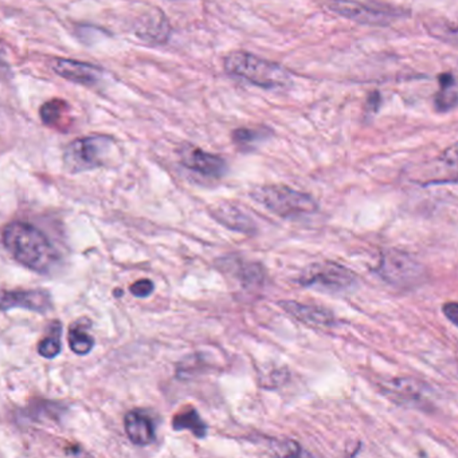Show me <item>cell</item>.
I'll list each match as a JSON object with an SVG mask.
<instances>
[{
	"mask_svg": "<svg viewBox=\"0 0 458 458\" xmlns=\"http://www.w3.org/2000/svg\"><path fill=\"white\" fill-rule=\"evenodd\" d=\"M3 244L18 263L38 274H50L59 261L48 236L29 223H10L3 231Z\"/></svg>",
	"mask_w": 458,
	"mask_h": 458,
	"instance_id": "cell-1",
	"label": "cell"
},
{
	"mask_svg": "<svg viewBox=\"0 0 458 458\" xmlns=\"http://www.w3.org/2000/svg\"><path fill=\"white\" fill-rule=\"evenodd\" d=\"M225 70L258 88L276 89L289 85L290 74L276 62L253 55L247 51H234L225 58Z\"/></svg>",
	"mask_w": 458,
	"mask_h": 458,
	"instance_id": "cell-2",
	"label": "cell"
},
{
	"mask_svg": "<svg viewBox=\"0 0 458 458\" xmlns=\"http://www.w3.org/2000/svg\"><path fill=\"white\" fill-rule=\"evenodd\" d=\"M253 200L265 207L272 214L282 217V219H298V217L308 216L319 209L312 196L298 192L285 185H265L255 187L250 192Z\"/></svg>",
	"mask_w": 458,
	"mask_h": 458,
	"instance_id": "cell-3",
	"label": "cell"
},
{
	"mask_svg": "<svg viewBox=\"0 0 458 458\" xmlns=\"http://www.w3.org/2000/svg\"><path fill=\"white\" fill-rule=\"evenodd\" d=\"M115 142L110 137L89 136L75 140L65 150V168L69 174H82L107 165Z\"/></svg>",
	"mask_w": 458,
	"mask_h": 458,
	"instance_id": "cell-4",
	"label": "cell"
},
{
	"mask_svg": "<svg viewBox=\"0 0 458 458\" xmlns=\"http://www.w3.org/2000/svg\"><path fill=\"white\" fill-rule=\"evenodd\" d=\"M376 274L398 288L416 287L425 277V267L419 260L400 250H385L376 268Z\"/></svg>",
	"mask_w": 458,
	"mask_h": 458,
	"instance_id": "cell-5",
	"label": "cell"
},
{
	"mask_svg": "<svg viewBox=\"0 0 458 458\" xmlns=\"http://www.w3.org/2000/svg\"><path fill=\"white\" fill-rule=\"evenodd\" d=\"M303 287H319L327 291H346L357 285L358 276L354 271L335 263L322 261L307 267L298 277Z\"/></svg>",
	"mask_w": 458,
	"mask_h": 458,
	"instance_id": "cell-6",
	"label": "cell"
},
{
	"mask_svg": "<svg viewBox=\"0 0 458 458\" xmlns=\"http://www.w3.org/2000/svg\"><path fill=\"white\" fill-rule=\"evenodd\" d=\"M327 7L343 18L367 26H387L394 19L403 16L402 10L358 0H328Z\"/></svg>",
	"mask_w": 458,
	"mask_h": 458,
	"instance_id": "cell-7",
	"label": "cell"
},
{
	"mask_svg": "<svg viewBox=\"0 0 458 458\" xmlns=\"http://www.w3.org/2000/svg\"><path fill=\"white\" fill-rule=\"evenodd\" d=\"M180 163L185 168L190 169L194 174H202L212 179H220L228 172V164L225 158L212 153L204 152L201 148L193 144H183L177 149Z\"/></svg>",
	"mask_w": 458,
	"mask_h": 458,
	"instance_id": "cell-8",
	"label": "cell"
},
{
	"mask_svg": "<svg viewBox=\"0 0 458 458\" xmlns=\"http://www.w3.org/2000/svg\"><path fill=\"white\" fill-rule=\"evenodd\" d=\"M13 309L45 312L53 309L50 293L45 290H0V311Z\"/></svg>",
	"mask_w": 458,
	"mask_h": 458,
	"instance_id": "cell-9",
	"label": "cell"
},
{
	"mask_svg": "<svg viewBox=\"0 0 458 458\" xmlns=\"http://www.w3.org/2000/svg\"><path fill=\"white\" fill-rule=\"evenodd\" d=\"M217 264L223 274L229 275L246 290H255L265 279V271L260 263L246 261L236 255L220 259Z\"/></svg>",
	"mask_w": 458,
	"mask_h": 458,
	"instance_id": "cell-10",
	"label": "cell"
},
{
	"mask_svg": "<svg viewBox=\"0 0 458 458\" xmlns=\"http://www.w3.org/2000/svg\"><path fill=\"white\" fill-rule=\"evenodd\" d=\"M280 307L298 322L311 327H331L335 325V317L324 307L304 304L295 301H281Z\"/></svg>",
	"mask_w": 458,
	"mask_h": 458,
	"instance_id": "cell-11",
	"label": "cell"
},
{
	"mask_svg": "<svg viewBox=\"0 0 458 458\" xmlns=\"http://www.w3.org/2000/svg\"><path fill=\"white\" fill-rule=\"evenodd\" d=\"M51 67L59 77L80 85L91 86L101 80V69L85 62L56 58L54 59Z\"/></svg>",
	"mask_w": 458,
	"mask_h": 458,
	"instance_id": "cell-12",
	"label": "cell"
},
{
	"mask_svg": "<svg viewBox=\"0 0 458 458\" xmlns=\"http://www.w3.org/2000/svg\"><path fill=\"white\" fill-rule=\"evenodd\" d=\"M209 212L214 217L215 222L220 223L223 227L241 232V233L255 234V225L252 217L247 216L239 207L230 201H220V203L212 204Z\"/></svg>",
	"mask_w": 458,
	"mask_h": 458,
	"instance_id": "cell-13",
	"label": "cell"
},
{
	"mask_svg": "<svg viewBox=\"0 0 458 458\" xmlns=\"http://www.w3.org/2000/svg\"><path fill=\"white\" fill-rule=\"evenodd\" d=\"M126 436L137 446H147L155 441V427L152 420L140 411H131L124 420Z\"/></svg>",
	"mask_w": 458,
	"mask_h": 458,
	"instance_id": "cell-14",
	"label": "cell"
},
{
	"mask_svg": "<svg viewBox=\"0 0 458 458\" xmlns=\"http://www.w3.org/2000/svg\"><path fill=\"white\" fill-rule=\"evenodd\" d=\"M169 23L164 13L155 10L148 13L137 27V35L151 42L164 43L169 37Z\"/></svg>",
	"mask_w": 458,
	"mask_h": 458,
	"instance_id": "cell-15",
	"label": "cell"
},
{
	"mask_svg": "<svg viewBox=\"0 0 458 458\" xmlns=\"http://www.w3.org/2000/svg\"><path fill=\"white\" fill-rule=\"evenodd\" d=\"M440 91L435 97V107L438 113L451 112L457 105L458 93L456 77L452 72H444L438 77Z\"/></svg>",
	"mask_w": 458,
	"mask_h": 458,
	"instance_id": "cell-16",
	"label": "cell"
},
{
	"mask_svg": "<svg viewBox=\"0 0 458 458\" xmlns=\"http://www.w3.org/2000/svg\"><path fill=\"white\" fill-rule=\"evenodd\" d=\"M172 428L177 432H182V430H190L196 438H204L207 436L206 422L202 420L199 416L198 411L194 408H187L186 411H180L172 420Z\"/></svg>",
	"mask_w": 458,
	"mask_h": 458,
	"instance_id": "cell-17",
	"label": "cell"
},
{
	"mask_svg": "<svg viewBox=\"0 0 458 458\" xmlns=\"http://www.w3.org/2000/svg\"><path fill=\"white\" fill-rule=\"evenodd\" d=\"M81 325V322L73 323L69 328V346L73 352L77 355H86L91 352L94 347V339L91 334L88 333V326Z\"/></svg>",
	"mask_w": 458,
	"mask_h": 458,
	"instance_id": "cell-18",
	"label": "cell"
},
{
	"mask_svg": "<svg viewBox=\"0 0 458 458\" xmlns=\"http://www.w3.org/2000/svg\"><path fill=\"white\" fill-rule=\"evenodd\" d=\"M67 112H69V105L64 99H50L40 107V120L45 125L58 128L59 123H64L62 121L66 118Z\"/></svg>",
	"mask_w": 458,
	"mask_h": 458,
	"instance_id": "cell-19",
	"label": "cell"
},
{
	"mask_svg": "<svg viewBox=\"0 0 458 458\" xmlns=\"http://www.w3.org/2000/svg\"><path fill=\"white\" fill-rule=\"evenodd\" d=\"M61 335V323H51L48 335L38 344V352H39L40 357L46 358V360H53V358L58 357L62 349Z\"/></svg>",
	"mask_w": 458,
	"mask_h": 458,
	"instance_id": "cell-20",
	"label": "cell"
},
{
	"mask_svg": "<svg viewBox=\"0 0 458 458\" xmlns=\"http://www.w3.org/2000/svg\"><path fill=\"white\" fill-rule=\"evenodd\" d=\"M268 448L276 458H312L304 452L300 444L288 438L287 440H271Z\"/></svg>",
	"mask_w": 458,
	"mask_h": 458,
	"instance_id": "cell-21",
	"label": "cell"
},
{
	"mask_svg": "<svg viewBox=\"0 0 458 458\" xmlns=\"http://www.w3.org/2000/svg\"><path fill=\"white\" fill-rule=\"evenodd\" d=\"M265 131H255V129L249 128H241L237 129V131H233L231 134V139L236 142L237 145H242V147H246V145L255 144V142L260 141L265 137Z\"/></svg>",
	"mask_w": 458,
	"mask_h": 458,
	"instance_id": "cell-22",
	"label": "cell"
},
{
	"mask_svg": "<svg viewBox=\"0 0 458 458\" xmlns=\"http://www.w3.org/2000/svg\"><path fill=\"white\" fill-rule=\"evenodd\" d=\"M129 290H131L132 295L136 296V298H147L155 290V284L150 279L137 280Z\"/></svg>",
	"mask_w": 458,
	"mask_h": 458,
	"instance_id": "cell-23",
	"label": "cell"
},
{
	"mask_svg": "<svg viewBox=\"0 0 458 458\" xmlns=\"http://www.w3.org/2000/svg\"><path fill=\"white\" fill-rule=\"evenodd\" d=\"M445 317L451 320L454 325H458V304L452 301V303L444 304L443 309Z\"/></svg>",
	"mask_w": 458,
	"mask_h": 458,
	"instance_id": "cell-24",
	"label": "cell"
},
{
	"mask_svg": "<svg viewBox=\"0 0 458 458\" xmlns=\"http://www.w3.org/2000/svg\"><path fill=\"white\" fill-rule=\"evenodd\" d=\"M381 102H382L381 94H379L378 91H374V93H371L370 97H368V101H367L368 110H370V112H374V113L378 112L379 106H381Z\"/></svg>",
	"mask_w": 458,
	"mask_h": 458,
	"instance_id": "cell-25",
	"label": "cell"
}]
</instances>
